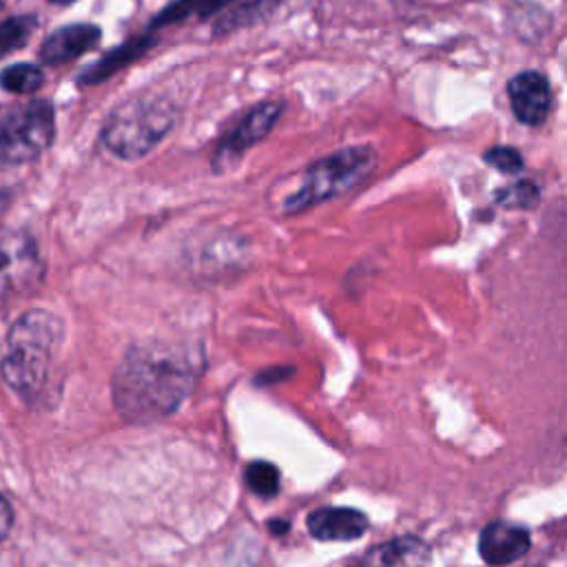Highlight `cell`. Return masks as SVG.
I'll return each mask as SVG.
<instances>
[{
  "label": "cell",
  "mask_w": 567,
  "mask_h": 567,
  "mask_svg": "<svg viewBox=\"0 0 567 567\" xmlns=\"http://www.w3.org/2000/svg\"><path fill=\"white\" fill-rule=\"evenodd\" d=\"M4 204H7V195H4V190H0V213H2Z\"/></svg>",
  "instance_id": "23"
},
{
  "label": "cell",
  "mask_w": 567,
  "mask_h": 567,
  "mask_svg": "<svg viewBox=\"0 0 567 567\" xmlns=\"http://www.w3.org/2000/svg\"><path fill=\"white\" fill-rule=\"evenodd\" d=\"M206 368L199 341L151 337L133 341L111 377L113 408L131 425H151L175 414Z\"/></svg>",
  "instance_id": "1"
},
{
  "label": "cell",
  "mask_w": 567,
  "mask_h": 567,
  "mask_svg": "<svg viewBox=\"0 0 567 567\" xmlns=\"http://www.w3.org/2000/svg\"><path fill=\"white\" fill-rule=\"evenodd\" d=\"M55 140V109L35 97L0 120V168L35 162Z\"/></svg>",
  "instance_id": "5"
},
{
  "label": "cell",
  "mask_w": 567,
  "mask_h": 567,
  "mask_svg": "<svg viewBox=\"0 0 567 567\" xmlns=\"http://www.w3.org/2000/svg\"><path fill=\"white\" fill-rule=\"evenodd\" d=\"M266 527H268V532H270L272 536H286V534L290 532V523L284 520V518H270V520L266 523Z\"/></svg>",
  "instance_id": "22"
},
{
  "label": "cell",
  "mask_w": 567,
  "mask_h": 567,
  "mask_svg": "<svg viewBox=\"0 0 567 567\" xmlns=\"http://www.w3.org/2000/svg\"><path fill=\"white\" fill-rule=\"evenodd\" d=\"M284 109L286 104L279 97L261 100L250 109H246L230 124V128H226L215 142L210 153V171L215 175H224L233 171L252 146H257L261 140L270 135V131L281 120Z\"/></svg>",
  "instance_id": "6"
},
{
  "label": "cell",
  "mask_w": 567,
  "mask_h": 567,
  "mask_svg": "<svg viewBox=\"0 0 567 567\" xmlns=\"http://www.w3.org/2000/svg\"><path fill=\"white\" fill-rule=\"evenodd\" d=\"M102 40V29L93 22H71L64 24L55 31H51L40 49H38V60L44 64H66L84 53L93 51Z\"/></svg>",
  "instance_id": "12"
},
{
  "label": "cell",
  "mask_w": 567,
  "mask_h": 567,
  "mask_svg": "<svg viewBox=\"0 0 567 567\" xmlns=\"http://www.w3.org/2000/svg\"><path fill=\"white\" fill-rule=\"evenodd\" d=\"M507 102L523 126H543L551 113L554 91L549 78L538 69H523L505 84Z\"/></svg>",
  "instance_id": "8"
},
{
  "label": "cell",
  "mask_w": 567,
  "mask_h": 567,
  "mask_svg": "<svg viewBox=\"0 0 567 567\" xmlns=\"http://www.w3.org/2000/svg\"><path fill=\"white\" fill-rule=\"evenodd\" d=\"M11 527H13V509L7 496L0 492V543L9 536Z\"/></svg>",
  "instance_id": "21"
},
{
  "label": "cell",
  "mask_w": 567,
  "mask_h": 567,
  "mask_svg": "<svg viewBox=\"0 0 567 567\" xmlns=\"http://www.w3.org/2000/svg\"><path fill=\"white\" fill-rule=\"evenodd\" d=\"M159 44V35L155 31H142L135 33L131 38H126L124 42H120L117 47L109 49L104 55H100L93 64L84 66L75 82L78 86H95L102 84L106 80H111L115 73L124 71L126 66L140 62L142 58H146L155 47Z\"/></svg>",
  "instance_id": "9"
},
{
  "label": "cell",
  "mask_w": 567,
  "mask_h": 567,
  "mask_svg": "<svg viewBox=\"0 0 567 567\" xmlns=\"http://www.w3.org/2000/svg\"><path fill=\"white\" fill-rule=\"evenodd\" d=\"M44 279V261L27 230L0 233V308L20 295H31Z\"/></svg>",
  "instance_id": "7"
},
{
  "label": "cell",
  "mask_w": 567,
  "mask_h": 567,
  "mask_svg": "<svg viewBox=\"0 0 567 567\" xmlns=\"http://www.w3.org/2000/svg\"><path fill=\"white\" fill-rule=\"evenodd\" d=\"M379 157L370 144H352L332 151L303 171L301 184L281 202L286 217L299 215L312 206L341 197L363 184L377 171Z\"/></svg>",
  "instance_id": "4"
},
{
  "label": "cell",
  "mask_w": 567,
  "mask_h": 567,
  "mask_svg": "<svg viewBox=\"0 0 567 567\" xmlns=\"http://www.w3.org/2000/svg\"><path fill=\"white\" fill-rule=\"evenodd\" d=\"M483 162L498 171L501 175H520L525 171V157L523 153L516 148V146H509V144H496V146H489L485 153H483Z\"/></svg>",
  "instance_id": "19"
},
{
  "label": "cell",
  "mask_w": 567,
  "mask_h": 567,
  "mask_svg": "<svg viewBox=\"0 0 567 567\" xmlns=\"http://www.w3.org/2000/svg\"><path fill=\"white\" fill-rule=\"evenodd\" d=\"M177 104L162 93H137L117 102L102 122V146L122 162L153 153L177 124Z\"/></svg>",
  "instance_id": "3"
},
{
  "label": "cell",
  "mask_w": 567,
  "mask_h": 567,
  "mask_svg": "<svg viewBox=\"0 0 567 567\" xmlns=\"http://www.w3.org/2000/svg\"><path fill=\"white\" fill-rule=\"evenodd\" d=\"M62 337L60 317L44 308L27 310L11 323L0 368L4 383L24 401L38 396L47 385Z\"/></svg>",
  "instance_id": "2"
},
{
  "label": "cell",
  "mask_w": 567,
  "mask_h": 567,
  "mask_svg": "<svg viewBox=\"0 0 567 567\" xmlns=\"http://www.w3.org/2000/svg\"><path fill=\"white\" fill-rule=\"evenodd\" d=\"M38 29L35 16H13L0 22V60L22 49Z\"/></svg>",
  "instance_id": "18"
},
{
  "label": "cell",
  "mask_w": 567,
  "mask_h": 567,
  "mask_svg": "<svg viewBox=\"0 0 567 567\" xmlns=\"http://www.w3.org/2000/svg\"><path fill=\"white\" fill-rule=\"evenodd\" d=\"M49 2H53V4H71L75 0H49Z\"/></svg>",
  "instance_id": "24"
},
{
  "label": "cell",
  "mask_w": 567,
  "mask_h": 567,
  "mask_svg": "<svg viewBox=\"0 0 567 567\" xmlns=\"http://www.w3.org/2000/svg\"><path fill=\"white\" fill-rule=\"evenodd\" d=\"M432 547L416 534H401L363 551L359 567H430Z\"/></svg>",
  "instance_id": "13"
},
{
  "label": "cell",
  "mask_w": 567,
  "mask_h": 567,
  "mask_svg": "<svg viewBox=\"0 0 567 567\" xmlns=\"http://www.w3.org/2000/svg\"><path fill=\"white\" fill-rule=\"evenodd\" d=\"M244 485L250 494L259 498H275L281 489L279 467L266 458H255L244 465Z\"/></svg>",
  "instance_id": "16"
},
{
  "label": "cell",
  "mask_w": 567,
  "mask_h": 567,
  "mask_svg": "<svg viewBox=\"0 0 567 567\" xmlns=\"http://www.w3.org/2000/svg\"><path fill=\"white\" fill-rule=\"evenodd\" d=\"M281 0H239L230 7H226L221 13L213 18L210 38L221 40L235 31H241L246 27H255L257 22L266 20L270 13L277 11Z\"/></svg>",
  "instance_id": "14"
},
{
  "label": "cell",
  "mask_w": 567,
  "mask_h": 567,
  "mask_svg": "<svg viewBox=\"0 0 567 567\" xmlns=\"http://www.w3.org/2000/svg\"><path fill=\"white\" fill-rule=\"evenodd\" d=\"M478 556L489 567H505L520 560L532 547L527 527L498 518L487 523L478 534Z\"/></svg>",
  "instance_id": "10"
},
{
  "label": "cell",
  "mask_w": 567,
  "mask_h": 567,
  "mask_svg": "<svg viewBox=\"0 0 567 567\" xmlns=\"http://www.w3.org/2000/svg\"><path fill=\"white\" fill-rule=\"evenodd\" d=\"M0 86L13 95H33L44 86V71L31 62L11 64L0 71Z\"/></svg>",
  "instance_id": "17"
},
{
  "label": "cell",
  "mask_w": 567,
  "mask_h": 567,
  "mask_svg": "<svg viewBox=\"0 0 567 567\" xmlns=\"http://www.w3.org/2000/svg\"><path fill=\"white\" fill-rule=\"evenodd\" d=\"M239 0H199V9H197V20H208L215 18L217 13H221L226 7L235 4Z\"/></svg>",
  "instance_id": "20"
},
{
  "label": "cell",
  "mask_w": 567,
  "mask_h": 567,
  "mask_svg": "<svg viewBox=\"0 0 567 567\" xmlns=\"http://www.w3.org/2000/svg\"><path fill=\"white\" fill-rule=\"evenodd\" d=\"M543 199V190L534 179L518 177L492 193V204L503 210H534Z\"/></svg>",
  "instance_id": "15"
},
{
  "label": "cell",
  "mask_w": 567,
  "mask_h": 567,
  "mask_svg": "<svg viewBox=\"0 0 567 567\" xmlns=\"http://www.w3.org/2000/svg\"><path fill=\"white\" fill-rule=\"evenodd\" d=\"M306 529L315 540L321 543H348L365 536L370 518L354 507L323 505L306 516Z\"/></svg>",
  "instance_id": "11"
},
{
  "label": "cell",
  "mask_w": 567,
  "mask_h": 567,
  "mask_svg": "<svg viewBox=\"0 0 567 567\" xmlns=\"http://www.w3.org/2000/svg\"><path fill=\"white\" fill-rule=\"evenodd\" d=\"M0 7H2V0H0Z\"/></svg>",
  "instance_id": "25"
}]
</instances>
